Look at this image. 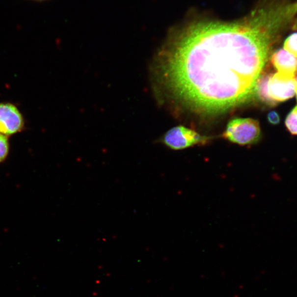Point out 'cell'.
<instances>
[{
	"label": "cell",
	"instance_id": "3",
	"mask_svg": "<svg viewBox=\"0 0 297 297\" xmlns=\"http://www.w3.org/2000/svg\"><path fill=\"white\" fill-rule=\"evenodd\" d=\"M212 138V136L203 135L189 128L178 126L167 131L158 142L172 150H181L207 145Z\"/></svg>",
	"mask_w": 297,
	"mask_h": 297
},
{
	"label": "cell",
	"instance_id": "8",
	"mask_svg": "<svg viewBox=\"0 0 297 297\" xmlns=\"http://www.w3.org/2000/svg\"><path fill=\"white\" fill-rule=\"evenodd\" d=\"M284 49L297 58V33L291 34L285 40Z\"/></svg>",
	"mask_w": 297,
	"mask_h": 297
},
{
	"label": "cell",
	"instance_id": "7",
	"mask_svg": "<svg viewBox=\"0 0 297 297\" xmlns=\"http://www.w3.org/2000/svg\"><path fill=\"white\" fill-rule=\"evenodd\" d=\"M286 126L292 135H297V107L295 108L286 120Z\"/></svg>",
	"mask_w": 297,
	"mask_h": 297
},
{
	"label": "cell",
	"instance_id": "1",
	"mask_svg": "<svg viewBox=\"0 0 297 297\" xmlns=\"http://www.w3.org/2000/svg\"><path fill=\"white\" fill-rule=\"evenodd\" d=\"M297 14L296 3L268 2L239 20L194 16L172 29L150 66L158 102L205 119L252 102L273 43Z\"/></svg>",
	"mask_w": 297,
	"mask_h": 297
},
{
	"label": "cell",
	"instance_id": "9",
	"mask_svg": "<svg viewBox=\"0 0 297 297\" xmlns=\"http://www.w3.org/2000/svg\"><path fill=\"white\" fill-rule=\"evenodd\" d=\"M9 153L8 137L0 134V163L6 159Z\"/></svg>",
	"mask_w": 297,
	"mask_h": 297
},
{
	"label": "cell",
	"instance_id": "10",
	"mask_svg": "<svg viewBox=\"0 0 297 297\" xmlns=\"http://www.w3.org/2000/svg\"><path fill=\"white\" fill-rule=\"evenodd\" d=\"M268 120L271 125H277L280 122V117L277 112L276 111H271L268 113Z\"/></svg>",
	"mask_w": 297,
	"mask_h": 297
},
{
	"label": "cell",
	"instance_id": "5",
	"mask_svg": "<svg viewBox=\"0 0 297 297\" xmlns=\"http://www.w3.org/2000/svg\"><path fill=\"white\" fill-rule=\"evenodd\" d=\"M24 125V117L15 105L0 104V134L7 136L16 134Z\"/></svg>",
	"mask_w": 297,
	"mask_h": 297
},
{
	"label": "cell",
	"instance_id": "2",
	"mask_svg": "<svg viewBox=\"0 0 297 297\" xmlns=\"http://www.w3.org/2000/svg\"><path fill=\"white\" fill-rule=\"evenodd\" d=\"M258 121L251 118H235L228 123L223 138L241 146L252 145L261 138Z\"/></svg>",
	"mask_w": 297,
	"mask_h": 297
},
{
	"label": "cell",
	"instance_id": "11",
	"mask_svg": "<svg viewBox=\"0 0 297 297\" xmlns=\"http://www.w3.org/2000/svg\"><path fill=\"white\" fill-rule=\"evenodd\" d=\"M33 1H46V0H33Z\"/></svg>",
	"mask_w": 297,
	"mask_h": 297
},
{
	"label": "cell",
	"instance_id": "12",
	"mask_svg": "<svg viewBox=\"0 0 297 297\" xmlns=\"http://www.w3.org/2000/svg\"><path fill=\"white\" fill-rule=\"evenodd\" d=\"M296 92L297 93V87H296Z\"/></svg>",
	"mask_w": 297,
	"mask_h": 297
},
{
	"label": "cell",
	"instance_id": "13",
	"mask_svg": "<svg viewBox=\"0 0 297 297\" xmlns=\"http://www.w3.org/2000/svg\"><path fill=\"white\" fill-rule=\"evenodd\" d=\"M296 82H297V81H296Z\"/></svg>",
	"mask_w": 297,
	"mask_h": 297
},
{
	"label": "cell",
	"instance_id": "6",
	"mask_svg": "<svg viewBox=\"0 0 297 297\" xmlns=\"http://www.w3.org/2000/svg\"><path fill=\"white\" fill-rule=\"evenodd\" d=\"M271 62L278 72L293 76L297 73V58L285 50L280 49L274 53Z\"/></svg>",
	"mask_w": 297,
	"mask_h": 297
},
{
	"label": "cell",
	"instance_id": "4",
	"mask_svg": "<svg viewBox=\"0 0 297 297\" xmlns=\"http://www.w3.org/2000/svg\"><path fill=\"white\" fill-rule=\"evenodd\" d=\"M296 87L295 76L277 72L270 76L268 94L269 98L274 102H284L294 97Z\"/></svg>",
	"mask_w": 297,
	"mask_h": 297
}]
</instances>
